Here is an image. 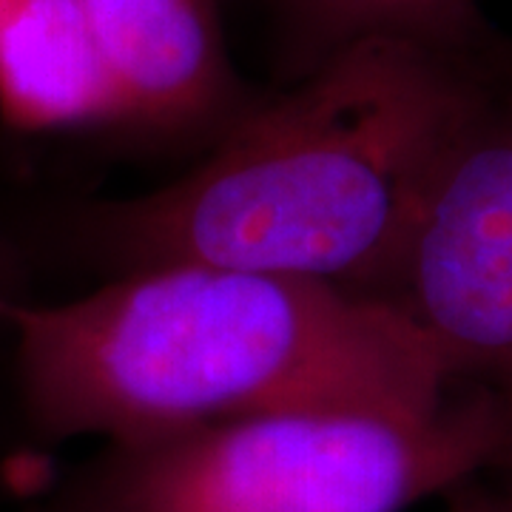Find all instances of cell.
Segmentation results:
<instances>
[{"label": "cell", "instance_id": "cell-1", "mask_svg": "<svg viewBox=\"0 0 512 512\" xmlns=\"http://www.w3.org/2000/svg\"><path fill=\"white\" fill-rule=\"evenodd\" d=\"M6 316L49 439L128 444L299 410L433 413L464 390L399 308L296 276L174 262Z\"/></svg>", "mask_w": 512, "mask_h": 512}, {"label": "cell", "instance_id": "cell-2", "mask_svg": "<svg viewBox=\"0 0 512 512\" xmlns=\"http://www.w3.org/2000/svg\"><path fill=\"white\" fill-rule=\"evenodd\" d=\"M490 72L487 49L336 46L291 92L234 114L183 180L111 208L106 245L131 271L197 262L382 299Z\"/></svg>", "mask_w": 512, "mask_h": 512}, {"label": "cell", "instance_id": "cell-3", "mask_svg": "<svg viewBox=\"0 0 512 512\" xmlns=\"http://www.w3.org/2000/svg\"><path fill=\"white\" fill-rule=\"evenodd\" d=\"M512 473V404L464 387L433 413L299 410L111 444L77 512H404Z\"/></svg>", "mask_w": 512, "mask_h": 512}, {"label": "cell", "instance_id": "cell-4", "mask_svg": "<svg viewBox=\"0 0 512 512\" xmlns=\"http://www.w3.org/2000/svg\"><path fill=\"white\" fill-rule=\"evenodd\" d=\"M382 299L439 348L458 384L512 404V66L493 63Z\"/></svg>", "mask_w": 512, "mask_h": 512}, {"label": "cell", "instance_id": "cell-5", "mask_svg": "<svg viewBox=\"0 0 512 512\" xmlns=\"http://www.w3.org/2000/svg\"><path fill=\"white\" fill-rule=\"evenodd\" d=\"M80 3L128 123L191 131L234 111L237 83L214 0Z\"/></svg>", "mask_w": 512, "mask_h": 512}, {"label": "cell", "instance_id": "cell-6", "mask_svg": "<svg viewBox=\"0 0 512 512\" xmlns=\"http://www.w3.org/2000/svg\"><path fill=\"white\" fill-rule=\"evenodd\" d=\"M0 114L20 131L126 120L80 0H0Z\"/></svg>", "mask_w": 512, "mask_h": 512}, {"label": "cell", "instance_id": "cell-7", "mask_svg": "<svg viewBox=\"0 0 512 512\" xmlns=\"http://www.w3.org/2000/svg\"><path fill=\"white\" fill-rule=\"evenodd\" d=\"M322 43V55L373 35L410 37L458 52L490 49L476 0H285Z\"/></svg>", "mask_w": 512, "mask_h": 512}, {"label": "cell", "instance_id": "cell-8", "mask_svg": "<svg viewBox=\"0 0 512 512\" xmlns=\"http://www.w3.org/2000/svg\"><path fill=\"white\" fill-rule=\"evenodd\" d=\"M444 498L447 512H512V473H504V481H490V476L470 478Z\"/></svg>", "mask_w": 512, "mask_h": 512}, {"label": "cell", "instance_id": "cell-9", "mask_svg": "<svg viewBox=\"0 0 512 512\" xmlns=\"http://www.w3.org/2000/svg\"><path fill=\"white\" fill-rule=\"evenodd\" d=\"M37 512H77L69 504V501H60V504H55V507H46V510H37Z\"/></svg>", "mask_w": 512, "mask_h": 512}, {"label": "cell", "instance_id": "cell-10", "mask_svg": "<svg viewBox=\"0 0 512 512\" xmlns=\"http://www.w3.org/2000/svg\"><path fill=\"white\" fill-rule=\"evenodd\" d=\"M9 311V308H6V305H3V302H0V313H6Z\"/></svg>", "mask_w": 512, "mask_h": 512}]
</instances>
